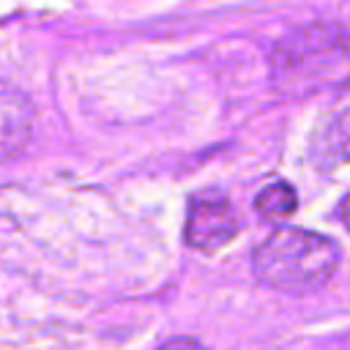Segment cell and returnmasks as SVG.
<instances>
[{"mask_svg": "<svg viewBox=\"0 0 350 350\" xmlns=\"http://www.w3.org/2000/svg\"><path fill=\"white\" fill-rule=\"evenodd\" d=\"M339 265V249L331 238L304 230L282 227L271 232L252 257L254 276L279 293L304 295L323 287Z\"/></svg>", "mask_w": 350, "mask_h": 350, "instance_id": "7a4b0ae2", "label": "cell"}, {"mask_svg": "<svg viewBox=\"0 0 350 350\" xmlns=\"http://www.w3.org/2000/svg\"><path fill=\"white\" fill-rule=\"evenodd\" d=\"M339 216H342V221H345V227L350 230V194L342 200V205H339Z\"/></svg>", "mask_w": 350, "mask_h": 350, "instance_id": "52a82bcc", "label": "cell"}, {"mask_svg": "<svg viewBox=\"0 0 350 350\" xmlns=\"http://www.w3.org/2000/svg\"><path fill=\"white\" fill-rule=\"evenodd\" d=\"M271 74L284 93H314L350 77V30L339 25H306L282 38L271 57Z\"/></svg>", "mask_w": 350, "mask_h": 350, "instance_id": "6da1fadb", "label": "cell"}, {"mask_svg": "<svg viewBox=\"0 0 350 350\" xmlns=\"http://www.w3.org/2000/svg\"><path fill=\"white\" fill-rule=\"evenodd\" d=\"M312 159L320 170L350 164V90H345L317 120L312 134Z\"/></svg>", "mask_w": 350, "mask_h": 350, "instance_id": "277c9868", "label": "cell"}, {"mask_svg": "<svg viewBox=\"0 0 350 350\" xmlns=\"http://www.w3.org/2000/svg\"><path fill=\"white\" fill-rule=\"evenodd\" d=\"M295 208H298V194L284 180H276V183L265 186L254 197V211L265 219H287V216L295 213Z\"/></svg>", "mask_w": 350, "mask_h": 350, "instance_id": "5b68a950", "label": "cell"}, {"mask_svg": "<svg viewBox=\"0 0 350 350\" xmlns=\"http://www.w3.org/2000/svg\"><path fill=\"white\" fill-rule=\"evenodd\" d=\"M241 224L224 197H194L186 216V243L200 252H216L238 235Z\"/></svg>", "mask_w": 350, "mask_h": 350, "instance_id": "3957f363", "label": "cell"}, {"mask_svg": "<svg viewBox=\"0 0 350 350\" xmlns=\"http://www.w3.org/2000/svg\"><path fill=\"white\" fill-rule=\"evenodd\" d=\"M159 350H205L197 339H186V336H178V339H170L167 345H161Z\"/></svg>", "mask_w": 350, "mask_h": 350, "instance_id": "8992f818", "label": "cell"}]
</instances>
